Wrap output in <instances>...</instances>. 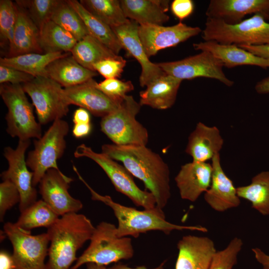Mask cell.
<instances>
[{
  "mask_svg": "<svg viewBox=\"0 0 269 269\" xmlns=\"http://www.w3.org/2000/svg\"><path fill=\"white\" fill-rule=\"evenodd\" d=\"M120 3L125 16L138 24L161 25L167 21L165 13L169 8V0H121Z\"/></svg>",
  "mask_w": 269,
  "mask_h": 269,
  "instance_id": "obj_26",
  "label": "cell"
},
{
  "mask_svg": "<svg viewBox=\"0 0 269 269\" xmlns=\"http://www.w3.org/2000/svg\"><path fill=\"white\" fill-rule=\"evenodd\" d=\"M127 61L120 56L118 58H109L103 60L94 66V70L101 74L105 79L119 78L121 76Z\"/></svg>",
  "mask_w": 269,
  "mask_h": 269,
  "instance_id": "obj_41",
  "label": "cell"
},
{
  "mask_svg": "<svg viewBox=\"0 0 269 269\" xmlns=\"http://www.w3.org/2000/svg\"><path fill=\"white\" fill-rule=\"evenodd\" d=\"M4 233L13 248V269H46L50 239L47 233L32 235L15 223L7 222Z\"/></svg>",
  "mask_w": 269,
  "mask_h": 269,
  "instance_id": "obj_11",
  "label": "cell"
},
{
  "mask_svg": "<svg viewBox=\"0 0 269 269\" xmlns=\"http://www.w3.org/2000/svg\"><path fill=\"white\" fill-rule=\"evenodd\" d=\"M74 155L76 158H89L97 163L107 175L116 190L127 196L136 206L147 210L156 207L153 195L149 191L140 189L126 167L106 154L96 152L90 147L81 144L76 147Z\"/></svg>",
  "mask_w": 269,
  "mask_h": 269,
  "instance_id": "obj_9",
  "label": "cell"
},
{
  "mask_svg": "<svg viewBox=\"0 0 269 269\" xmlns=\"http://www.w3.org/2000/svg\"><path fill=\"white\" fill-rule=\"evenodd\" d=\"M30 144V139H19L15 149L7 146L3 152L8 167L1 173V177L2 180L11 181L18 190L20 212L37 201V191L32 185L33 173L28 169L25 158V152Z\"/></svg>",
  "mask_w": 269,
  "mask_h": 269,
  "instance_id": "obj_13",
  "label": "cell"
},
{
  "mask_svg": "<svg viewBox=\"0 0 269 269\" xmlns=\"http://www.w3.org/2000/svg\"><path fill=\"white\" fill-rule=\"evenodd\" d=\"M0 95L8 109L5 116L8 134L21 140L40 138L42 136L41 124L35 120L33 105L22 85L0 84Z\"/></svg>",
  "mask_w": 269,
  "mask_h": 269,
  "instance_id": "obj_7",
  "label": "cell"
},
{
  "mask_svg": "<svg viewBox=\"0 0 269 269\" xmlns=\"http://www.w3.org/2000/svg\"><path fill=\"white\" fill-rule=\"evenodd\" d=\"M182 80L165 73L139 93V104L158 110L171 108L174 104Z\"/></svg>",
  "mask_w": 269,
  "mask_h": 269,
  "instance_id": "obj_25",
  "label": "cell"
},
{
  "mask_svg": "<svg viewBox=\"0 0 269 269\" xmlns=\"http://www.w3.org/2000/svg\"><path fill=\"white\" fill-rule=\"evenodd\" d=\"M86 265L87 269H108L105 266L100 265L95 263H88Z\"/></svg>",
  "mask_w": 269,
  "mask_h": 269,
  "instance_id": "obj_51",
  "label": "cell"
},
{
  "mask_svg": "<svg viewBox=\"0 0 269 269\" xmlns=\"http://www.w3.org/2000/svg\"><path fill=\"white\" fill-rule=\"evenodd\" d=\"M16 6L17 19L6 57L29 53H43L39 44V28L23 8Z\"/></svg>",
  "mask_w": 269,
  "mask_h": 269,
  "instance_id": "obj_24",
  "label": "cell"
},
{
  "mask_svg": "<svg viewBox=\"0 0 269 269\" xmlns=\"http://www.w3.org/2000/svg\"><path fill=\"white\" fill-rule=\"evenodd\" d=\"M17 6L10 0H0V37L2 43L11 42L17 19Z\"/></svg>",
  "mask_w": 269,
  "mask_h": 269,
  "instance_id": "obj_37",
  "label": "cell"
},
{
  "mask_svg": "<svg viewBox=\"0 0 269 269\" xmlns=\"http://www.w3.org/2000/svg\"><path fill=\"white\" fill-rule=\"evenodd\" d=\"M73 179L56 169L48 170L39 183V193L44 201L59 216L77 213L82 203L72 197L68 192Z\"/></svg>",
  "mask_w": 269,
  "mask_h": 269,
  "instance_id": "obj_15",
  "label": "cell"
},
{
  "mask_svg": "<svg viewBox=\"0 0 269 269\" xmlns=\"http://www.w3.org/2000/svg\"><path fill=\"white\" fill-rule=\"evenodd\" d=\"M20 213L15 224L27 231L38 227L48 228L59 218V216L43 200L36 201Z\"/></svg>",
  "mask_w": 269,
  "mask_h": 269,
  "instance_id": "obj_34",
  "label": "cell"
},
{
  "mask_svg": "<svg viewBox=\"0 0 269 269\" xmlns=\"http://www.w3.org/2000/svg\"><path fill=\"white\" fill-rule=\"evenodd\" d=\"M47 76L64 88L84 83L98 75V73L85 68L72 56L57 59L46 68Z\"/></svg>",
  "mask_w": 269,
  "mask_h": 269,
  "instance_id": "obj_27",
  "label": "cell"
},
{
  "mask_svg": "<svg viewBox=\"0 0 269 269\" xmlns=\"http://www.w3.org/2000/svg\"><path fill=\"white\" fill-rule=\"evenodd\" d=\"M239 46L257 56L269 59V44L263 45H239Z\"/></svg>",
  "mask_w": 269,
  "mask_h": 269,
  "instance_id": "obj_44",
  "label": "cell"
},
{
  "mask_svg": "<svg viewBox=\"0 0 269 269\" xmlns=\"http://www.w3.org/2000/svg\"><path fill=\"white\" fill-rule=\"evenodd\" d=\"M260 13L269 20V0H211L206 11L207 18L234 24L247 15Z\"/></svg>",
  "mask_w": 269,
  "mask_h": 269,
  "instance_id": "obj_17",
  "label": "cell"
},
{
  "mask_svg": "<svg viewBox=\"0 0 269 269\" xmlns=\"http://www.w3.org/2000/svg\"><path fill=\"white\" fill-rule=\"evenodd\" d=\"M34 77L17 69L0 65V83L22 85L31 81Z\"/></svg>",
  "mask_w": 269,
  "mask_h": 269,
  "instance_id": "obj_42",
  "label": "cell"
},
{
  "mask_svg": "<svg viewBox=\"0 0 269 269\" xmlns=\"http://www.w3.org/2000/svg\"><path fill=\"white\" fill-rule=\"evenodd\" d=\"M96 87L111 99L121 103L127 94L134 89L131 81H124L118 78L105 79L96 82Z\"/></svg>",
  "mask_w": 269,
  "mask_h": 269,
  "instance_id": "obj_39",
  "label": "cell"
},
{
  "mask_svg": "<svg viewBox=\"0 0 269 269\" xmlns=\"http://www.w3.org/2000/svg\"><path fill=\"white\" fill-rule=\"evenodd\" d=\"M60 0H17L15 3L23 8L40 30L51 20L53 12Z\"/></svg>",
  "mask_w": 269,
  "mask_h": 269,
  "instance_id": "obj_36",
  "label": "cell"
},
{
  "mask_svg": "<svg viewBox=\"0 0 269 269\" xmlns=\"http://www.w3.org/2000/svg\"><path fill=\"white\" fill-rule=\"evenodd\" d=\"M212 164L192 161L181 166L175 177L181 198L196 201L210 187L212 176Z\"/></svg>",
  "mask_w": 269,
  "mask_h": 269,
  "instance_id": "obj_21",
  "label": "cell"
},
{
  "mask_svg": "<svg viewBox=\"0 0 269 269\" xmlns=\"http://www.w3.org/2000/svg\"><path fill=\"white\" fill-rule=\"evenodd\" d=\"M68 131L67 122L58 119L40 138L34 140V148L28 152L26 159L28 167L33 173L34 187L39 183L48 170L53 168L60 170L57 162L65 151V137Z\"/></svg>",
  "mask_w": 269,
  "mask_h": 269,
  "instance_id": "obj_8",
  "label": "cell"
},
{
  "mask_svg": "<svg viewBox=\"0 0 269 269\" xmlns=\"http://www.w3.org/2000/svg\"><path fill=\"white\" fill-rule=\"evenodd\" d=\"M196 50L206 51L219 59L228 68L242 65L269 67V59L257 56L235 44H225L204 41L193 44Z\"/></svg>",
  "mask_w": 269,
  "mask_h": 269,
  "instance_id": "obj_23",
  "label": "cell"
},
{
  "mask_svg": "<svg viewBox=\"0 0 269 269\" xmlns=\"http://www.w3.org/2000/svg\"><path fill=\"white\" fill-rule=\"evenodd\" d=\"M157 64L165 73L182 80L205 77L217 80L228 87L234 84L225 75L222 62L208 51H202L178 61Z\"/></svg>",
  "mask_w": 269,
  "mask_h": 269,
  "instance_id": "obj_12",
  "label": "cell"
},
{
  "mask_svg": "<svg viewBox=\"0 0 269 269\" xmlns=\"http://www.w3.org/2000/svg\"><path fill=\"white\" fill-rule=\"evenodd\" d=\"M165 261L161 263L158 267L150 269H163V267L165 264ZM108 269H147L146 267L143 266H138L135 268H131L127 266V265L118 264L114 265L111 268H108Z\"/></svg>",
  "mask_w": 269,
  "mask_h": 269,
  "instance_id": "obj_50",
  "label": "cell"
},
{
  "mask_svg": "<svg viewBox=\"0 0 269 269\" xmlns=\"http://www.w3.org/2000/svg\"><path fill=\"white\" fill-rule=\"evenodd\" d=\"M95 227L86 216L69 213L48 228L50 239L46 269H69L76 261V252L90 240Z\"/></svg>",
  "mask_w": 269,
  "mask_h": 269,
  "instance_id": "obj_2",
  "label": "cell"
},
{
  "mask_svg": "<svg viewBox=\"0 0 269 269\" xmlns=\"http://www.w3.org/2000/svg\"><path fill=\"white\" fill-rule=\"evenodd\" d=\"M73 169L89 190L92 199L103 202L112 208L118 222L117 234L119 237L130 236L137 238L141 233L151 231H160L166 235L175 230L208 231L206 228L201 226H183L170 223L166 220L162 210L157 206L152 209L142 211L118 203L110 196L101 195L96 192L80 175L75 166Z\"/></svg>",
  "mask_w": 269,
  "mask_h": 269,
  "instance_id": "obj_3",
  "label": "cell"
},
{
  "mask_svg": "<svg viewBox=\"0 0 269 269\" xmlns=\"http://www.w3.org/2000/svg\"><path fill=\"white\" fill-rule=\"evenodd\" d=\"M202 33L204 41H214L221 44L238 46L269 44V22L260 13L254 14L234 24L207 18Z\"/></svg>",
  "mask_w": 269,
  "mask_h": 269,
  "instance_id": "obj_4",
  "label": "cell"
},
{
  "mask_svg": "<svg viewBox=\"0 0 269 269\" xmlns=\"http://www.w3.org/2000/svg\"><path fill=\"white\" fill-rule=\"evenodd\" d=\"M0 184V219L3 221L6 211L20 202L19 192L9 180H2Z\"/></svg>",
  "mask_w": 269,
  "mask_h": 269,
  "instance_id": "obj_40",
  "label": "cell"
},
{
  "mask_svg": "<svg viewBox=\"0 0 269 269\" xmlns=\"http://www.w3.org/2000/svg\"><path fill=\"white\" fill-rule=\"evenodd\" d=\"M243 245L240 238H233L224 249L216 251L208 269H232L237 262V257Z\"/></svg>",
  "mask_w": 269,
  "mask_h": 269,
  "instance_id": "obj_38",
  "label": "cell"
},
{
  "mask_svg": "<svg viewBox=\"0 0 269 269\" xmlns=\"http://www.w3.org/2000/svg\"><path fill=\"white\" fill-rule=\"evenodd\" d=\"M22 86L32 100L41 125L62 119L67 115L70 104L64 88L55 81L39 76Z\"/></svg>",
  "mask_w": 269,
  "mask_h": 269,
  "instance_id": "obj_10",
  "label": "cell"
},
{
  "mask_svg": "<svg viewBox=\"0 0 269 269\" xmlns=\"http://www.w3.org/2000/svg\"><path fill=\"white\" fill-rule=\"evenodd\" d=\"M71 53H29L13 57L0 58V65L12 67L29 74L34 77H47L46 68L53 61Z\"/></svg>",
  "mask_w": 269,
  "mask_h": 269,
  "instance_id": "obj_28",
  "label": "cell"
},
{
  "mask_svg": "<svg viewBox=\"0 0 269 269\" xmlns=\"http://www.w3.org/2000/svg\"><path fill=\"white\" fill-rule=\"evenodd\" d=\"M138 23L131 21L129 23L112 29L122 48L139 63L141 67L139 83L143 87L165 73L157 63L149 60L138 36Z\"/></svg>",
  "mask_w": 269,
  "mask_h": 269,
  "instance_id": "obj_16",
  "label": "cell"
},
{
  "mask_svg": "<svg viewBox=\"0 0 269 269\" xmlns=\"http://www.w3.org/2000/svg\"><path fill=\"white\" fill-rule=\"evenodd\" d=\"M213 167L211 185L204 193L206 202L213 210L223 212L238 207L241 200L237 188L222 167L220 153L211 160Z\"/></svg>",
  "mask_w": 269,
  "mask_h": 269,
  "instance_id": "obj_18",
  "label": "cell"
},
{
  "mask_svg": "<svg viewBox=\"0 0 269 269\" xmlns=\"http://www.w3.org/2000/svg\"><path fill=\"white\" fill-rule=\"evenodd\" d=\"M51 20L72 34L78 41L89 34L83 21L67 0H60Z\"/></svg>",
  "mask_w": 269,
  "mask_h": 269,
  "instance_id": "obj_35",
  "label": "cell"
},
{
  "mask_svg": "<svg viewBox=\"0 0 269 269\" xmlns=\"http://www.w3.org/2000/svg\"><path fill=\"white\" fill-rule=\"evenodd\" d=\"M170 8L173 15L181 21L193 13L194 4L191 0H174L171 4Z\"/></svg>",
  "mask_w": 269,
  "mask_h": 269,
  "instance_id": "obj_43",
  "label": "cell"
},
{
  "mask_svg": "<svg viewBox=\"0 0 269 269\" xmlns=\"http://www.w3.org/2000/svg\"><path fill=\"white\" fill-rule=\"evenodd\" d=\"M102 152L119 161L134 176L141 180L154 197L156 206L163 209L171 197L170 170L157 153L146 145L105 144Z\"/></svg>",
  "mask_w": 269,
  "mask_h": 269,
  "instance_id": "obj_1",
  "label": "cell"
},
{
  "mask_svg": "<svg viewBox=\"0 0 269 269\" xmlns=\"http://www.w3.org/2000/svg\"><path fill=\"white\" fill-rule=\"evenodd\" d=\"M80 2L91 13L112 28L131 22L125 15L118 0H81Z\"/></svg>",
  "mask_w": 269,
  "mask_h": 269,
  "instance_id": "obj_33",
  "label": "cell"
},
{
  "mask_svg": "<svg viewBox=\"0 0 269 269\" xmlns=\"http://www.w3.org/2000/svg\"><path fill=\"white\" fill-rule=\"evenodd\" d=\"M39 30V44L44 53H71L78 42L72 34L51 20Z\"/></svg>",
  "mask_w": 269,
  "mask_h": 269,
  "instance_id": "obj_31",
  "label": "cell"
},
{
  "mask_svg": "<svg viewBox=\"0 0 269 269\" xmlns=\"http://www.w3.org/2000/svg\"><path fill=\"white\" fill-rule=\"evenodd\" d=\"M223 144V138L216 127L200 122L188 137L185 152L193 161L206 162L220 153Z\"/></svg>",
  "mask_w": 269,
  "mask_h": 269,
  "instance_id": "obj_22",
  "label": "cell"
},
{
  "mask_svg": "<svg viewBox=\"0 0 269 269\" xmlns=\"http://www.w3.org/2000/svg\"><path fill=\"white\" fill-rule=\"evenodd\" d=\"M255 89L259 94H269V76L258 82L255 85Z\"/></svg>",
  "mask_w": 269,
  "mask_h": 269,
  "instance_id": "obj_49",
  "label": "cell"
},
{
  "mask_svg": "<svg viewBox=\"0 0 269 269\" xmlns=\"http://www.w3.org/2000/svg\"><path fill=\"white\" fill-rule=\"evenodd\" d=\"M73 122L74 124H91L89 112L82 108L77 109L74 113Z\"/></svg>",
  "mask_w": 269,
  "mask_h": 269,
  "instance_id": "obj_45",
  "label": "cell"
},
{
  "mask_svg": "<svg viewBox=\"0 0 269 269\" xmlns=\"http://www.w3.org/2000/svg\"><path fill=\"white\" fill-rule=\"evenodd\" d=\"M91 131V124H74L72 134L76 138H82L88 135L90 133Z\"/></svg>",
  "mask_w": 269,
  "mask_h": 269,
  "instance_id": "obj_46",
  "label": "cell"
},
{
  "mask_svg": "<svg viewBox=\"0 0 269 269\" xmlns=\"http://www.w3.org/2000/svg\"><path fill=\"white\" fill-rule=\"evenodd\" d=\"M175 269H208L216 252L214 242L207 237L183 236L177 243Z\"/></svg>",
  "mask_w": 269,
  "mask_h": 269,
  "instance_id": "obj_20",
  "label": "cell"
},
{
  "mask_svg": "<svg viewBox=\"0 0 269 269\" xmlns=\"http://www.w3.org/2000/svg\"><path fill=\"white\" fill-rule=\"evenodd\" d=\"M202 31L197 26H188L182 22L175 25L138 24V33L148 58L159 50L175 46Z\"/></svg>",
  "mask_w": 269,
  "mask_h": 269,
  "instance_id": "obj_14",
  "label": "cell"
},
{
  "mask_svg": "<svg viewBox=\"0 0 269 269\" xmlns=\"http://www.w3.org/2000/svg\"><path fill=\"white\" fill-rule=\"evenodd\" d=\"M252 250L255 259L262 265L263 269H269V255L258 248H253Z\"/></svg>",
  "mask_w": 269,
  "mask_h": 269,
  "instance_id": "obj_47",
  "label": "cell"
},
{
  "mask_svg": "<svg viewBox=\"0 0 269 269\" xmlns=\"http://www.w3.org/2000/svg\"><path fill=\"white\" fill-rule=\"evenodd\" d=\"M96 82L92 78L81 84L64 88V91L70 105H77L103 118L116 110L121 103L111 99L99 90Z\"/></svg>",
  "mask_w": 269,
  "mask_h": 269,
  "instance_id": "obj_19",
  "label": "cell"
},
{
  "mask_svg": "<svg viewBox=\"0 0 269 269\" xmlns=\"http://www.w3.org/2000/svg\"><path fill=\"white\" fill-rule=\"evenodd\" d=\"M71 53L82 66L94 71L93 66L96 63L104 59L120 57L90 34L78 41Z\"/></svg>",
  "mask_w": 269,
  "mask_h": 269,
  "instance_id": "obj_30",
  "label": "cell"
},
{
  "mask_svg": "<svg viewBox=\"0 0 269 269\" xmlns=\"http://www.w3.org/2000/svg\"><path fill=\"white\" fill-rule=\"evenodd\" d=\"M134 254L131 239L118 237L115 225L102 222L95 227L89 246L71 269H78L88 263L106 266L122 260L131 259Z\"/></svg>",
  "mask_w": 269,
  "mask_h": 269,
  "instance_id": "obj_5",
  "label": "cell"
},
{
  "mask_svg": "<svg viewBox=\"0 0 269 269\" xmlns=\"http://www.w3.org/2000/svg\"><path fill=\"white\" fill-rule=\"evenodd\" d=\"M83 21L89 34L118 55L122 46L113 29L88 11L76 0H67Z\"/></svg>",
  "mask_w": 269,
  "mask_h": 269,
  "instance_id": "obj_29",
  "label": "cell"
},
{
  "mask_svg": "<svg viewBox=\"0 0 269 269\" xmlns=\"http://www.w3.org/2000/svg\"><path fill=\"white\" fill-rule=\"evenodd\" d=\"M140 107L132 96L127 95L116 110L102 118V132L115 144L146 145L148 132L135 119Z\"/></svg>",
  "mask_w": 269,
  "mask_h": 269,
  "instance_id": "obj_6",
  "label": "cell"
},
{
  "mask_svg": "<svg viewBox=\"0 0 269 269\" xmlns=\"http://www.w3.org/2000/svg\"><path fill=\"white\" fill-rule=\"evenodd\" d=\"M14 264L12 255L5 251L0 253V269H13Z\"/></svg>",
  "mask_w": 269,
  "mask_h": 269,
  "instance_id": "obj_48",
  "label": "cell"
},
{
  "mask_svg": "<svg viewBox=\"0 0 269 269\" xmlns=\"http://www.w3.org/2000/svg\"><path fill=\"white\" fill-rule=\"evenodd\" d=\"M240 198L250 202L252 207L263 215H269V171L254 176L250 184L237 187Z\"/></svg>",
  "mask_w": 269,
  "mask_h": 269,
  "instance_id": "obj_32",
  "label": "cell"
}]
</instances>
